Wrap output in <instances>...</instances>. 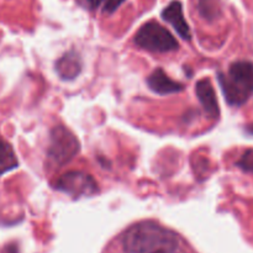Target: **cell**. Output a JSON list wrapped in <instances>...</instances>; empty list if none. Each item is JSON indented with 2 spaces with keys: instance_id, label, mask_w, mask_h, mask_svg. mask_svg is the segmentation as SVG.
I'll return each mask as SVG.
<instances>
[{
  "instance_id": "1",
  "label": "cell",
  "mask_w": 253,
  "mask_h": 253,
  "mask_svg": "<svg viewBox=\"0 0 253 253\" xmlns=\"http://www.w3.org/2000/svg\"><path fill=\"white\" fill-rule=\"evenodd\" d=\"M123 249L125 253H183V242L172 230L146 221L125 232Z\"/></svg>"
},
{
  "instance_id": "2",
  "label": "cell",
  "mask_w": 253,
  "mask_h": 253,
  "mask_svg": "<svg viewBox=\"0 0 253 253\" xmlns=\"http://www.w3.org/2000/svg\"><path fill=\"white\" fill-rule=\"evenodd\" d=\"M217 79L227 103L232 106L244 105L253 94V63L234 62L227 73L217 74Z\"/></svg>"
},
{
  "instance_id": "3",
  "label": "cell",
  "mask_w": 253,
  "mask_h": 253,
  "mask_svg": "<svg viewBox=\"0 0 253 253\" xmlns=\"http://www.w3.org/2000/svg\"><path fill=\"white\" fill-rule=\"evenodd\" d=\"M78 138L64 126H56L49 135L47 162L51 168H61L79 153Z\"/></svg>"
},
{
  "instance_id": "4",
  "label": "cell",
  "mask_w": 253,
  "mask_h": 253,
  "mask_svg": "<svg viewBox=\"0 0 253 253\" xmlns=\"http://www.w3.org/2000/svg\"><path fill=\"white\" fill-rule=\"evenodd\" d=\"M135 42L141 48L151 52L165 53L178 48V42L166 27L156 21H148L138 29L135 35Z\"/></svg>"
},
{
  "instance_id": "5",
  "label": "cell",
  "mask_w": 253,
  "mask_h": 253,
  "mask_svg": "<svg viewBox=\"0 0 253 253\" xmlns=\"http://www.w3.org/2000/svg\"><path fill=\"white\" fill-rule=\"evenodd\" d=\"M54 188L74 198L90 197L98 192V184L93 177L81 170H71L62 174L54 183Z\"/></svg>"
},
{
  "instance_id": "6",
  "label": "cell",
  "mask_w": 253,
  "mask_h": 253,
  "mask_svg": "<svg viewBox=\"0 0 253 253\" xmlns=\"http://www.w3.org/2000/svg\"><path fill=\"white\" fill-rule=\"evenodd\" d=\"M162 17L166 22H168L177 31V34L183 40H190L192 32H190L189 25L185 21L182 4L179 1L174 0V1L170 2L162 11Z\"/></svg>"
},
{
  "instance_id": "7",
  "label": "cell",
  "mask_w": 253,
  "mask_h": 253,
  "mask_svg": "<svg viewBox=\"0 0 253 253\" xmlns=\"http://www.w3.org/2000/svg\"><path fill=\"white\" fill-rule=\"evenodd\" d=\"M195 91H197V96L199 99L200 104L204 108L205 113L209 115V118H219V104H217L216 94H215L211 82L209 79H202V81H199L197 83V86H195Z\"/></svg>"
},
{
  "instance_id": "8",
  "label": "cell",
  "mask_w": 253,
  "mask_h": 253,
  "mask_svg": "<svg viewBox=\"0 0 253 253\" xmlns=\"http://www.w3.org/2000/svg\"><path fill=\"white\" fill-rule=\"evenodd\" d=\"M147 84L150 86L151 90L155 93L161 94V95H168V94L179 93L183 90V84L178 83V82L170 79L165 71L161 68L155 69L150 77L147 78Z\"/></svg>"
},
{
  "instance_id": "9",
  "label": "cell",
  "mask_w": 253,
  "mask_h": 253,
  "mask_svg": "<svg viewBox=\"0 0 253 253\" xmlns=\"http://www.w3.org/2000/svg\"><path fill=\"white\" fill-rule=\"evenodd\" d=\"M56 69L58 76L66 81H72L76 78L82 71V59L76 52H68L57 61Z\"/></svg>"
},
{
  "instance_id": "10",
  "label": "cell",
  "mask_w": 253,
  "mask_h": 253,
  "mask_svg": "<svg viewBox=\"0 0 253 253\" xmlns=\"http://www.w3.org/2000/svg\"><path fill=\"white\" fill-rule=\"evenodd\" d=\"M17 166H19V161H17L11 145L7 143L2 137H0V175L15 169Z\"/></svg>"
},
{
  "instance_id": "11",
  "label": "cell",
  "mask_w": 253,
  "mask_h": 253,
  "mask_svg": "<svg viewBox=\"0 0 253 253\" xmlns=\"http://www.w3.org/2000/svg\"><path fill=\"white\" fill-rule=\"evenodd\" d=\"M197 9L202 17L207 20H214L220 14L216 0H197Z\"/></svg>"
},
{
  "instance_id": "12",
  "label": "cell",
  "mask_w": 253,
  "mask_h": 253,
  "mask_svg": "<svg viewBox=\"0 0 253 253\" xmlns=\"http://www.w3.org/2000/svg\"><path fill=\"white\" fill-rule=\"evenodd\" d=\"M236 166L247 173H253V150H247L242 153Z\"/></svg>"
},
{
  "instance_id": "13",
  "label": "cell",
  "mask_w": 253,
  "mask_h": 253,
  "mask_svg": "<svg viewBox=\"0 0 253 253\" xmlns=\"http://www.w3.org/2000/svg\"><path fill=\"white\" fill-rule=\"evenodd\" d=\"M124 2L125 0H103V11L106 14H113Z\"/></svg>"
},
{
  "instance_id": "14",
  "label": "cell",
  "mask_w": 253,
  "mask_h": 253,
  "mask_svg": "<svg viewBox=\"0 0 253 253\" xmlns=\"http://www.w3.org/2000/svg\"><path fill=\"white\" fill-rule=\"evenodd\" d=\"M79 4L83 5L84 7H88V9L94 10L96 7H99V5L103 2V0H78Z\"/></svg>"
}]
</instances>
